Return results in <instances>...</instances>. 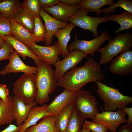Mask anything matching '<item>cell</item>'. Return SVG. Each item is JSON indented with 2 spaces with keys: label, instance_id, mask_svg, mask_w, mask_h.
<instances>
[{
  "label": "cell",
  "instance_id": "cell-32",
  "mask_svg": "<svg viewBox=\"0 0 132 132\" xmlns=\"http://www.w3.org/2000/svg\"><path fill=\"white\" fill-rule=\"evenodd\" d=\"M22 7L34 17L40 15L41 8L39 0H24L22 3Z\"/></svg>",
  "mask_w": 132,
  "mask_h": 132
},
{
  "label": "cell",
  "instance_id": "cell-15",
  "mask_svg": "<svg viewBox=\"0 0 132 132\" xmlns=\"http://www.w3.org/2000/svg\"><path fill=\"white\" fill-rule=\"evenodd\" d=\"M43 9L55 19L65 22L76 14L79 9L77 5H69L60 2L52 7Z\"/></svg>",
  "mask_w": 132,
  "mask_h": 132
},
{
  "label": "cell",
  "instance_id": "cell-26",
  "mask_svg": "<svg viewBox=\"0 0 132 132\" xmlns=\"http://www.w3.org/2000/svg\"><path fill=\"white\" fill-rule=\"evenodd\" d=\"M108 20L109 21L116 22L120 24V27L115 32V34L125 30H129L132 27V13L125 11L118 14L108 15Z\"/></svg>",
  "mask_w": 132,
  "mask_h": 132
},
{
  "label": "cell",
  "instance_id": "cell-21",
  "mask_svg": "<svg viewBox=\"0 0 132 132\" xmlns=\"http://www.w3.org/2000/svg\"><path fill=\"white\" fill-rule=\"evenodd\" d=\"M76 26L72 22L66 27L58 30L54 34L58 40V44L60 49L59 56H62L64 58L68 54L67 49V44L70 39V33L73 29Z\"/></svg>",
  "mask_w": 132,
  "mask_h": 132
},
{
  "label": "cell",
  "instance_id": "cell-17",
  "mask_svg": "<svg viewBox=\"0 0 132 132\" xmlns=\"http://www.w3.org/2000/svg\"><path fill=\"white\" fill-rule=\"evenodd\" d=\"M13 97L14 118L16 121V125L18 126L26 121L30 110L32 107L36 106L38 103L34 100L30 104L26 105L22 100L14 95Z\"/></svg>",
  "mask_w": 132,
  "mask_h": 132
},
{
  "label": "cell",
  "instance_id": "cell-18",
  "mask_svg": "<svg viewBox=\"0 0 132 132\" xmlns=\"http://www.w3.org/2000/svg\"><path fill=\"white\" fill-rule=\"evenodd\" d=\"M1 37L10 44L23 59H25L27 57H29L34 61L35 64L37 66L41 61L39 57L34 53L29 47L16 39L11 35Z\"/></svg>",
  "mask_w": 132,
  "mask_h": 132
},
{
  "label": "cell",
  "instance_id": "cell-19",
  "mask_svg": "<svg viewBox=\"0 0 132 132\" xmlns=\"http://www.w3.org/2000/svg\"><path fill=\"white\" fill-rule=\"evenodd\" d=\"M48 104H44L32 107L28 113L26 121L22 124L19 132H24L28 128L36 124L37 122L46 116L53 114L47 112L46 109Z\"/></svg>",
  "mask_w": 132,
  "mask_h": 132
},
{
  "label": "cell",
  "instance_id": "cell-34",
  "mask_svg": "<svg viewBox=\"0 0 132 132\" xmlns=\"http://www.w3.org/2000/svg\"><path fill=\"white\" fill-rule=\"evenodd\" d=\"M82 126L92 132H108V131L106 128L102 125L90 121L85 120Z\"/></svg>",
  "mask_w": 132,
  "mask_h": 132
},
{
  "label": "cell",
  "instance_id": "cell-7",
  "mask_svg": "<svg viewBox=\"0 0 132 132\" xmlns=\"http://www.w3.org/2000/svg\"><path fill=\"white\" fill-rule=\"evenodd\" d=\"M91 12L88 9H79L75 15L69 18L67 20L74 23L76 26L79 27L83 29L90 31L93 34L95 38L99 36L97 29L99 25L102 22L109 21L108 16L103 17H92L87 15L88 12Z\"/></svg>",
  "mask_w": 132,
  "mask_h": 132
},
{
  "label": "cell",
  "instance_id": "cell-35",
  "mask_svg": "<svg viewBox=\"0 0 132 132\" xmlns=\"http://www.w3.org/2000/svg\"><path fill=\"white\" fill-rule=\"evenodd\" d=\"M13 49L12 46L6 41L3 46L0 49V61L9 60L11 52Z\"/></svg>",
  "mask_w": 132,
  "mask_h": 132
},
{
  "label": "cell",
  "instance_id": "cell-38",
  "mask_svg": "<svg viewBox=\"0 0 132 132\" xmlns=\"http://www.w3.org/2000/svg\"><path fill=\"white\" fill-rule=\"evenodd\" d=\"M23 124L18 126L13 124H10L7 128L0 132H19Z\"/></svg>",
  "mask_w": 132,
  "mask_h": 132
},
{
  "label": "cell",
  "instance_id": "cell-1",
  "mask_svg": "<svg viewBox=\"0 0 132 132\" xmlns=\"http://www.w3.org/2000/svg\"><path fill=\"white\" fill-rule=\"evenodd\" d=\"M104 79L101 65L94 59L90 58L81 67H75L67 72L57 81V84L58 86L67 90L76 92L88 83L101 82Z\"/></svg>",
  "mask_w": 132,
  "mask_h": 132
},
{
  "label": "cell",
  "instance_id": "cell-3",
  "mask_svg": "<svg viewBox=\"0 0 132 132\" xmlns=\"http://www.w3.org/2000/svg\"><path fill=\"white\" fill-rule=\"evenodd\" d=\"M97 92L103 104L104 111H115L126 107L132 103V97L124 95L119 90L108 86L101 82L96 81Z\"/></svg>",
  "mask_w": 132,
  "mask_h": 132
},
{
  "label": "cell",
  "instance_id": "cell-43",
  "mask_svg": "<svg viewBox=\"0 0 132 132\" xmlns=\"http://www.w3.org/2000/svg\"><path fill=\"white\" fill-rule=\"evenodd\" d=\"M81 132H91L88 129L83 128L81 130Z\"/></svg>",
  "mask_w": 132,
  "mask_h": 132
},
{
  "label": "cell",
  "instance_id": "cell-30",
  "mask_svg": "<svg viewBox=\"0 0 132 132\" xmlns=\"http://www.w3.org/2000/svg\"><path fill=\"white\" fill-rule=\"evenodd\" d=\"M34 18V27L33 33L35 43L45 42L46 38V30L45 26L43 23L40 15Z\"/></svg>",
  "mask_w": 132,
  "mask_h": 132
},
{
  "label": "cell",
  "instance_id": "cell-27",
  "mask_svg": "<svg viewBox=\"0 0 132 132\" xmlns=\"http://www.w3.org/2000/svg\"><path fill=\"white\" fill-rule=\"evenodd\" d=\"M114 3L113 0H82L77 5L79 9H85L90 11L91 12H95L97 16H99L100 8L105 5L111 6Z\"/></svg>",
  "mask_w": 132,
  "mask_h": 132
},
{
  "label": "cell",
  "instance_id": "cell-12",
  "mask_svg": "<svg viewBox=\"0 0 132 132\" xmlns=\"http://www.w3.org/2000/svg\"><path fill=\"white\" fill-rule=\"evenodd\" d=\"M9 62L0 72V74L5 76L11 73L22 72L25 74H33L37 72V66H28L22 61L20 55L14 49L9 59Z\"/></svg>",
  "mask_w": 132,
  "mask_h": 132
},
{
  "label": "cell",
  "instance_id": "cell-9",
  "mask_svg": "<svg viewBox=\"0 0 132 132\" xmlns=\"http://www.w3.org/2000/svg\"><path fill=\"white\" fill-rule=\"evenodd\" d=\"M111 38L106 30H104L100 35L89 40H79L76 34L74 41L68 45L67 49L69 52L74 49L78 50L87 55H89L93 56L100 46L106 41H108Z\"/></svg>",
  "mask_w": 132,
  "mask_h": 132
},
{
  "label": "cell",
  "instance_id": "cell-16",
  "mask_svg": "<svg viewBox=\"0 0 132 132\" xmlns=\"http://www.w3.org/2000/svg\"><path fill=\"white\" fill-rule=\"evenodd\" d=\"M75 93V92L64 89L48 104L46 109L47 111L53 114H58L67 105L74 101Z\"/></svg>",
  "mask_w": 132,
  "mask_h": 132
},
{
  "label": "cell",
  "instance_id": "cell-4",
  "mask_svg": "<svg viewBox=\"0 0 132 132\" xmlns=\"http://www.w3.org/2000/svg\"><path fill=\"white\" fill-rule=\"evenodd\" d=\"M108 44L100 48L97 51L101 54L99 64L100 65L110 63L119 54L130 49L132 47V33L127 32L118 33L113 39H110Z\"/></svg>",
  "mask_w": 132,
  "mask_h": 132
},
{
  "label": "cell",
  "instance_id": "cell-2",
  "mask_svg": "<svg viewBox=\"0 0 132 132\" xmlns=\"http://www.w3.org/2000/svg\"><path fill=\"white\" fill-rule=\"evenodd\" d=\"M37 66L35 75L37 92L35 100L41 105L49 102V95L55 92L58 85L51 65L41 60Z\"/></svg>",
  "mask_w": 132,
  "mask_h": 132
},
{
  "label": "cell",
  "instance_id": "cell-6",
  "mask_svg": "<svg viewBox=\"0 0 132 132\" xmlns=\"http://www.w3.org/2000/svg\"><path fill=\"white\" fill-rule=\"evenodd\" d=\"M75 108L84 119L92 118L100 113L96 98L87 91H78L75 93Z\"/></svg>",
  "mask_w": 132,
  "mask_h": 132
},
{
  "label": "cell",
  "instance_id": "cell-10",
  "mask_svg": "<svg viewBox=\"0 0 132 132\" xmlns=\"http://www.w3.org/2000/svg\"><path fill=\"white\" fill-rule=\"evenodd\" d=\"M87 55L82 51L74 49L69 52L67 56L59 60L54 65V76L56 81H58L70 69L73 68Z\"/></svg>",
  "mask_w": 132,
  "mask_h": 132
},
{
  "label": "cell",
  "instance_id": "cell-39",
  "mask_svg": "<svg viewBox=\"0 0 132 132\" xmlns=\"http://www.w3.org/2000/svg\"><path fill=\"white\" fill-rule=\"evenodd\" d=\"M121 109L127 114L128 116L127 124L132 125V107H125Z\"/></svg>",
  "mask_w": 132,
  "mask_h": 132
},
{
  "label": "cell",
  "instance_id": "cell-36",
  "mask_svg": "<svg viewBox=\"0 0 132 132\" xmlns=\"http://www.w3.org/2000/svg\"><path fill=\"white\" fill-rule=\"evenodd\" d=\"M10 91L7 86L4 84H1L0 86V98L5 102H7Z\"/></svg>",
  "mask_w": 132,
  "mask_h": 132
},
{
  "label": "cell",
  "instance_id": "cell-13",
  "mask_svg": "<svg viewBox=\"0 0 132 132\" xmlns=\"http://www.w3.org/2000/svg\"><path fill=\"white\" fill-rule=\"evenodd\" d=\"M29 48L41 60L51 65L54 66L60 60L58 56L60 49L57 42L51 46H42L34 43Z\"/></svg>",
  "mask_w": 132,
  "mask_h": 132
},
{
  "label": "cell",
  "instance_id": "cell-33",
  "mask_svg": "<svg viewBox=\"0 0 132 132\" xmlns=\"http://www.w3.org/2000/svg\"><path fill=\"white\" fill-rule=\"evenodd\" d=\"M11 34V20L0 13V37Z\"/></svg>",
  "mask_w": 132,
  "mask_h": 132
},
{
  "label": "cell",
  "instance_id": "cell-40",
  "mask_svg": "<svg viewBox=\"0 0 132 132\" xmlns=\"http://www.w3.org/2000/svg\"><path fill=\"white\" fill-rule=\"evenodd\" d=\"M118 132H132V125L127 123L122 125L120 127Z\"/></svg>",
  "mask_w": 132,
  "mask_h": 132
},
{
  "label": "cell",
  "instance_id": "cell-25",
  "mask_svg": "<svg viewBox=\"0 0 132 132\" xmlns=\"http://www.w3.org/2000/svg\"><path fill=\"white\" fill-rule=\"evenodd\" d=\"M22 7L19 0H0V13L11 20Z\"/></svg>",
  "mask_w": 132,
  "mask_h": 132
},
{
  "label": "cell",
  "instance_id": "cell-37",
  "mask_svg": "<svg viewBox=\"0 0 132 132\" xmlns=\"http://www.w3.org/2000/svg\"><path fill=\"white\" fill-rule=\"evenodd\" d=\"M40 8H49L56 5L60 2L59 0H39Z\"/></svg>",
  "mask_w": 132,
  "mask_h": 132
},
{
  "label": "cell",
  "instance_id": "cell-14",
  "mask_svg": "<svg viewBox=\"0 0 132 132\" xmlns=\"http://www.w3.org/2000/svg\"><path fill=\"white\" fill-rule=\"evenodd\" d=\"M40 16L43 19L45 23L46 30L45 46H50L52 44L53 37L58 30L67 26L69 23L61 21L54 18L49 14L44 9L41 8Z\"/></svg>",
  "mask_w": 132,
  "mask_h": 132
},
{
  "label": "cell",
  "instance_id": "cell-22",
  "mask_svg": "<svg viewBox=\"0 0 132 132\" xmlns=\"http://www.w3.org/2000/svg\"><path fill=\"white\" fill-rule=\"evenodd\" d=\"M75 108V103L74 101L63 108L57 114L54 124L57 132H65L67 124Z\"/></svg>",
  "mask_w": 132,
  "mask_h": 132
},
{
  "label": "cell",
  "instance_id": "cell-41",
  "mask_svg": "<svg viewBox=\"0 0 132 132\" xmlns=\"http://www.w3.org/2000/svg\"><path fill=\"white\" fill-rule=\"evenodd\" d=\"M60 2L69 5H77L82 0H60Z\"/></svg>",
  "mask_w": 132,
  "mask_h": 132
},
{
  "label": "cell",
  "instance_id": "cell-31",
  "mask_svg": "<svg viewBox=\"0 0 132 132\" xmlns=\"http://www.w3.org/2000/svg\"><path fill=\"white\" fill-rule=\"evenodd\" d=\"M118 7L122 8L125 11L132 13V0H119L109 7L100 9L99 13H103L105 15H109L111 12H115L116 8Z\"/></svg>",
  "mask_w": 132,
  "mask_h": 132
},
{
  "label": "cell",
  "instance_id": "cell-23",
  "mask_svg": "<svg viewBox=\"0 0 132 132\" xmlns=\"http://www.w3.org/2000/svg\"><path fill=\"white\" fill-rule=\"evenodd\" d=\"M13 97L9 96L7 102L0 98V126L11 124L14 120Z\"/></svg>",
  "mask_w": 132,
  "mask_h": 132
},
{
  "label": "cell",
  "instance_id": "cell-42",
  "mask_svg": "<svg viewBox=\"0 0 132 132\" xmlns=\"http://www.w3.org/2000/svg\"><path fill=\"white\" fill-rule=\"evenodd\" d=\"M5 42V41L3 38L0 37V49L3 46Z\"/></svg>",
  "mask_w": 132,
  "mask_h": 132
},
{
  "label": "cell",
  "instance_id": "cell-8",
  "mask_svg": "<svg viewBox=\"0 0 132 132\" xmlns=\"http://www.w3.org/2000/svg\"><path fill=\"white\" fill-rule=\"evenodd\" d=\"M96 115L91 121L105 126L110 132H117L120 125L127 122L126 113L121 109L116 111H104Z\"/></svg>",
  "mask_w": 132,
  "mask_h": 132
},
{
  "label": "cell",
  "instance_id": "cell-5",
  "mask_svg": "<svg viewBox=\"0 0 132 132\" xmlns=\"http://www.w3.org/2000/svg\"><path fill=\"white\" fill-rule=\"evenodd\" d=\"M13 91L14 96L26 105L30 104L37 95L35 75L24 74L14 83Z\"/></svg>",
  "mask_w": 132,
  "mask_h": 132
},
{
  "label": "cell",
  "instance_id": "cell-44",
  "mask_svg": "<svg viewBox=\"0 0 132 132\" xmlns=\"http://www.w3.org/2000/svg\"><path fill=\"white\" fill-rule=\"evenodd\" d=\"M1 84H0V86L1 85Z\"/></svg>",
  "mask_w": 132,
  "mask_h": 132
},
{
  "label": "cell",
  "instance_id": "cell-11",
  "mask_svg": "<svg viewBox=\"0 0 132 132\" xmlns=\"http://www.w3.org/2000/svg\"><path fill=\"white\" fill-rule=\"evenodd\" d=\"M109 71L113 74L123 76L132 73V51L130 49L120 53L110 62Z\"/></svg>",
  "mask_w": 132,
  "mask_h": 132
},
{
  "label": "cell",
  "instance_id": "cell-24",
  "mask_svg": "<svg viewBox=\"0 0 132 132\" xmlns=\"http://www.w3.org/2000/svg\"><path fill=\"white\" fill-rule=\"evenodd\" d=\"M57 114L46 116L39 123L28 128L24 132H57L54 124Z\"/></svg>",
  "mask_w": 132,
  "mask_h": 132
},
{
  "label": "cell",
  "instance_id": "cell-20",
  "mask_svg": "<svg viewBox=\"0 0 132 132\" xmlns=\"http://www.w3.org/2000/svg\"><path fill=\"white\" fill-rule=\"evenodd\" d=\"M11 35L16 39L30 47L34 42L33 33L29 31L14 19L11 20Z\"/></svg>",
  "mask_w": 132,
  "mask_h": 132
},
{
  "label": "cell",
  "instance_id": "cell-29",
  "mask_svg": "<svg viewBox=\"0 0 132 132\" xmlns=\"http://www.w3.org/2000/svg\"><path fill=\"white\" fill-rule=\"evenodd\" d=\"M84 120L75 108L67 124L65 132H81Z\"/></svg>",
  "mask_w": 132,
  "mask_h": 132
},
{
  "label": "cell",
  "instance_id": "cell-28",
  "mask_svg": "<svg viewBox=\"0 0 132 132\" xmlns=\"http://www.w3.org/2000/svg\"><path fill=\"white\" fill-rule=\"evenodd\" d=\"M14 19L30 32L33 33L34 27V17L27 12L22 7L17 12Z\"/></svg>",
  "mask_w": 132,
  "mask_h": 132
}]
</instances>
